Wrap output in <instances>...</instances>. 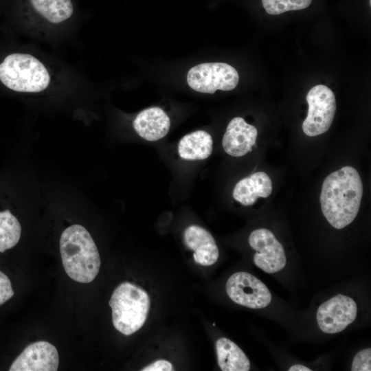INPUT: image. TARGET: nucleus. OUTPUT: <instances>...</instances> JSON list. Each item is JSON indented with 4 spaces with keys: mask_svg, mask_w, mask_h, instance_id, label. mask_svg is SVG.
Returning <instances> with one entry per match:
<instances>
[{
    "mask_svg": "<svg viewBox=\"0 0 371 371\" xmlns=\"http://www.w3.org/2000/svg\"><path fill=\"white\" fill-rule=\"evenodd\" d=\"M352 371H370L371 370V349L365 348L358 352L355 356L352 366Z\"/></svg>",
    "mask_w": 371,
    "mask_h": 371,
    "instance_id": "obj_20",
    "label": "nucleus"
},
{
    "mask_svg": "<svg viewBox=\"0 0 371 371\" xmlns=\"http://www.w3.org/2000/svg\"><path fill=\"white\" fill-rule=\"evenodd\" d=\"M178 153L184 160H203L212 153L213 140L210 133L199 130L184 135L178 144Z\"/></svg>",
    "mask_w": 371,
    "mask_h": 371,
    "instance_id": "obj_15",
    "label": "nucleus"
},
{
    "mask_svg": "<svg viewBox=\"0 0 371 371\" xmlns=\"http://www.w3.org/2000/svg\"><path fill=\"white\" fill-rule=\"evenodd\" d=\"M225 289L234 302L247 308H263L271 302V294L267 286L247 272L232 274L226 282Z\"/></svg>",
    "mask_w": 371,
    "mask_h": 371,
    "instance_id": "obj_7",
    "label": "nucleus"
},
{
    "mask_svg": "<svg viewBox=\"0 0 371 371\" xmlns=\"http://www.w3.org/2000/svg\"><path fill=\"white\" fill-rule=\"evenodd\" d=\"M142 371H172L174 368L172 363L165 359H158L153 361L146 367L143 368Z\"/></svg>",
    "mask_w": 371,
    "mask_h": 371,
    "instance_id": "obj_22",
    "label": "nucleus"
},
{
    "mask_svg": "<svg viewBox=\"0 0 371 371\" xmlns=\"http://www.w3.org/2000/svg\"><path fill=\"white\" fill-rule=\"evenodd\" d=\"M308 113L302 123V131L309 137L326 133L333 122L336 111L334 93L328 87L317 85L306 95Z\"/></svg>",
    "mask_w": 371,
    "mask_h": 371,
    "instance_id": "obj_6",
    "label": "nucleus"
},
{
    "mask_svg": "<svg viewBox=\"0 0 371 371\" xmlns=\"http://www.w3.org/2000/svg\"><path fill=\"white\" fill-rule=\"evenodd\" d=\"M311 2L312 0H262L265 10L269 14L305 9Z\"/></svg>",
    "mask_w": 371,
    "mask_h": 371,
    "instance_id": "obj_19",
    "label": "nucleus"
},
{
    "mask_svg": "<svg viewBox=\"0 0 371 371\" xmlns=\"http://www.w3.org/2000/svg\"><path fill=\"white\" fill-rule=\"evenodd\" d=\"M238 82L236 69L225 63H201L190 69L187 74L188 85L204 93H214L217 90L231 91Z\"/></svg>",
    "mask_w": 371,
    "mask_h": 371,
    "instance_id": "obj_5",
    "label": "nucleus"
},
{
    "mask_svg": "<svg viewBox=\"0 0 371 371\" xmlns=\"http://www.w3.org/2000/svg\"><path fill=\"white\" fill-rule=\"evenodd\" d=\"M34 11L45 21L60 24L74 13L71 0H30Z\"/></svg>",
    "mask_w": 371,
    "mask_h": 371,
    "instance_id": "obj_17",
    "label": "nucleus"
},
{
    "mask_svg": "<svg viewBox=\"0 0 371 371\" xmlns=\"http://www.w3.org/2000/svg\"><path fill=\"white\" fill-rule=\"evenodd\" d=\"M272 181L265 172H256L240 179L233 190L234 199L245 206L255 203L259 197L267 198L272 192Z\"/></svg>",
    "mask_w": 371,
    "mask_h": 371,
    "instance_id": "obj_14",
    "label": "nucleus"
},
{
    "mask_svg": "<svg viewBox=\"0 0 371 371\" xmlns=\"http://www.w3.org/2000/svg\"><path fill=\"white\" fill-rule=\"evenodd\" d=\"M47 67L35 56L13 53L0 63V81L8 89L23 93H38L51 83Z\"/></svg>",
    "mask_w": 371,
    "mask_h": 371,
    "instance_id": "obj_4",
    "label": "nucleus"
},
{
    "mask_svg": "<svg viewBox=\"0 0 371 371\" xmlns=\"http://www.w3.org/2000/svg\"><path fill=\"white\" fill-rule=\"evenodd\" d=\"M218 366L223 371H248L250 361L245 352L232 340L221 337L216 342Z\"/></svg>",
    "mask_w": 371,
    "mask_h": 371,
    "instance_id": "obj_16",
    "label": "nucleus"
},
{
    "mask_svg": "<svg viewBox=\"0 0 371 371\" xmlns=\"http://www.w3.org/2000/svg\"><path fill=\"white\" fill-rule=\"evenodd\" d=\"M21 234V224L11 212H0V252L14 247L19 241Z\"/></svg>",
    "mask_w": 371,
    "mask_h": 371,
    "instance_id": "obj_18",
    "label": "nucleus"
},
{
    "mask_svg": "<svg viewBox=\"0 0 371 371\" xmlns=\"http://www.w3.org/2000/svg\"><path fill=\"white\" fill-rule=\"evenodd\" d=\"M186 245L194 251V261L203 266L214 264L219 256V251L212 235L205 228L191 225L183 232Z\"/></svg>",
    "mask_w": 371,
    "mask_h": 371,
    "instance_id": "obj_12",
    "label": "nucleus"
},
{
    "mask_svg": "<svg viewBox=\"0 0 371 371\" xmlns=\"http://www.w3.org/2000/svg\"><path fill=\"white\" fill-rule=\"evenodd\" d=\"M59 357L56 347L46 341L27 346L12 363L10 371H56Z\"/></svg>",
    "mask_w": 371,
    "mask_h": 371,
    "instance_id": "obj_10",
    "label": "nucleus"
},
{
    "mask_svg": "<svg viewBox=\"0 0 371 371\" xmlns=\"http://www.w3.org/2000/svg\"><path fill=\"white\" fill-rule=\"evenodd\" d=\"M60 251L67 276L80 283L92 282L99 273L101 261L89 232L80 225L66 228L60 238Z\"/></svg>",
    "mask_w": 371,
    "mask_h": 371,
    "instance_id": "obj_2",
    "label": "nucleus"
},
{
    "mask_svg": "<svg viewBox=\"0 0 371 371\" xmlns=\"http://www.w3.org/2000/svg\"><path fill=\"white\" fill-rule=\"evenodd\" d=\"M170 127V120L159 107H150L139 112L133 121V128L143 139L155 142L165 137Z\"/></svg>",
    "mask_w": 371,
    "mask_h": 371,
    "instance_id": "obj_13",
    "label": "nucleus"
},
{
    "mask_svg": "<svg viewBox=\"0 0 371 371\" xmlns=\"http://www.w3.org/2000/svg\"><path fill=\"white\" fill-rule=\"evenodd\" d=\"M357 314V306L355 300L349 296L337 294L319 306L316 319L322 331L335 334L352 324Z\"/></svg>",
    "mask_w": 371,
    "mask_h": 371,
    "instance_id": "obj_9",
    "label": "nucleus"
},
{
    "mask_svg": "<svg viewBox=\"0 0 371 371\" xmlns=\"http://www.w3.org/2000/svg\"><path fill=\"white\" fill-rule=\"evenodd\" d=\"M249 244L256 251L254 262L267 273H275L286 265L284 249L270 230L260 228L251 232Z\"/></svg>",
    "mask_w": 371,
    "mask_h": 371,
    "instance_id": "obj_8",
    "label": "nucleus"
},
{
    "mask_svg": "<svg viewBox=\"0 0 371 371\" xmlns=\"http://www.w3.org/2000/svg\"><path fill=\"white\" fill-rule=\"evenodd\" d=\"M116 330L128 336L144 324L150 306L147 292L140 286L124 282L113 291L109 302Z\"/></svg>",
    "mask_w": 371,
    "mask_h": 371,
    "instance_id": "obj_3",
    "label": "nucleus"
},
{
    "mask_svg": "<svg viewBox=\"0 0 371 371\" xmlns=\"http://www.w3.org/2000/svg\"><path fill=\"white\" fill-rule=\"evenodd\" d=\"M14 294L9 278L0 271V306L12 298Z\"/></svg>",
    "mask_w": 371,
    "mask_h": 371,
    "instance_id": "obj_21",
    "label": "nucleus"
},
{
    "mask_svg": "<svg viewBox=\"0 0 371 371\" xmlns=\"http://www.w3.org/2000/svg\"><path fill=\"white\" fill-rule=\"evenodd\" d=\"M363 196V183L357 170L344 166L328 175L320 194L322 213L331 226L341 229L357 216Z\"/></svg>",
    "mask_w": 371,
    "mask_h": 371,
    "instance_id": "obj_1",
    "label": "nucleus"
},
{
    "mask_svg": "<svg viewBox=\"0 0 371 371\" xmlns=\"http://www.w3.org/2000/svg\"><path fill=\"white\" fill-rule=\"evenodd\" d=\"M289 371H311V369L308 367L301 365V364H295L289 368Z\"/></svg>",
    "mask_w": 371,
    "mask_h": 371,
    "instance_id": "obj_23",
    "label": "nucleus"
},
{
    "mask_svg": "<svg viewBox=\"0 0 371 371\" xmlns=\"http://www.w3.org/2000/svg\"><path fill=\"white\" fill-rule=\"evenodd\" d=\"M258 136L256 128L247 124L240 117L233 118L228 124L223 135L224 150L232 157H242L251 151Z\"/></svg>",
    "mask_w": 371,
    "mask_h": 371,
    "instance_id": "obj_11",
    "label": "nucleus"
}]
</instances>
